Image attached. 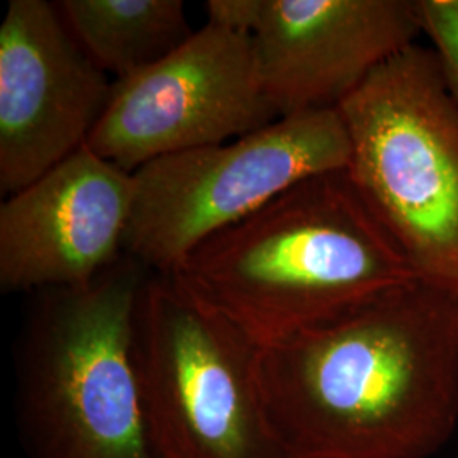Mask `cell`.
Masks as SVG:
<instances>
[{
    "instance_id": "1",
    "label": "cell",
    "mask_w": 458,
    "mask_h": 458,
    "mask_svg": "<svg viewBox=\"0 0 458 458\" xmlns=\"http://www.w3.org/2000/svg\"><path fill=\"white\" fill-rule=\"evenodd\" d=\"M285 458H431L458 428V289L412 278L259 350Z\"/></svg>"
},
{
    "instance_id": "2",
    "label": "cell",
    "mask_w": 458,
    "mask_h": 458,
    "mask_svg": "<svg viewBox=\"0 0 458 458\" xmlns=\"http://www.w3.org/2000/svg\"><path fill=\"white\" fill-rule=\"evenodd\" d=\"M260 348L418 277L348 168L295 183L172 274Z\"/></svg>"
},
{
    "instance_id": "3",
    "label": "cell",
    "mask_w": 458,
    "mask_h": 458,
    "mask_svg": "<svg viewBox=\"0 0 458 458\" xmlns=\"http://www.w3.org/2000/svg\"><path fill=\"white\" fill-rule=\"evenodd\" d=\"M149 272L124 253L90 284L38 295L16 360L17 423L30 458H158L131 350Z\"/></svg>"
},
{
    "instance_id": "4",
    "label": "cell",
    "mask_w": 458,
    "mask_h": 458,
    "mask_svg": "<svg viewBox=\"0 0 458 458\" xmlns=\"http://www.w3.org/2000/svg\"><path fill=\"white\" fill-rule=\"evenodd\" d=\"M338 111L369 206L418 277L458 289V102L435 49L395 55Z\"/></svg>"
},
{
    "instance_id": "5",
    "label": "cell",
    "mask_w": 458,
    "mask_h": 458,
    "mask_svg": "<svg viewBox=\"0 0 458 458\" xmlns=\"http://www.w3.org/2000/svg\"><path fill=\"white\" fill-rule=\"evenodd\" d=\"M131 350L157 457L285 458L263 406L260 346L172 276L145 278Z\"/></svg>"
},
{
    "instance_id": "6",
    "label": "cell",
    "mask_w": 458,
    "mask_h": 458,
    "mask_svg": "<svg viewBox=\"0 0 458 458\" xmlns=\"http://www.w3.org/2000/svg\"><path fill=\"white\" fill-rule=\"evenodd\" d=\"M338 109L287 115L213 147L165 155L132 172L124 253L172 276L214 234L242 223L314 175L348 168Z\"/></svg>"
},
{
    "instance_id": "7",
    "label": "cell",
    "mask_w": 458,
    "mask_h": 458,
    "mask_svg": "<svg viewBox=\"0 0 458 458\" xmlns=\"http://www.w3.org/2000/svg\"><path fill=\"white\" fill-rule=\"evenodd\" d=\"M277 119L251 34L206 22L164 60L113 82L87 148L132 174L165 155L228 143Z\"/></svg>"
},
{
    "instance_id": "8",
    "label": "cell",
    "mask_w": 458,
    "mask_h": 458,
    "mask_svg": "<svg viewBox=\"0 0 458 458\" xmlns=\"http://www.w3.org/2000/svg\"><path fill=\"white\" fill-rule=\"evenodd\" d=\"M113 92L56 4L11 0L0 26V191L11 196L87 147Z\"/></svg>"
},
{
    "instance_id": "9",
    "label": "cell",
    "mask_w": 458,
    "mask_h": 458,
    "mask_svg": "<svg viewBox=\"0 0 458 458\" xmlns=\"http://www.w3.org/2000/svg\"><path fill=\"white\" fill-rule=\"evenodd\" d=\"M132 174L83 147L0 206V289L90 284L124 255Z\"/></svg>"
},
{
    "instance_id": "10",
    "label": "cell",
    "mask_w": 458,
    "mask_h": 458,
    "mask_svg": "<svg viewBox=\"0 0 458 458\" xmlns=\"http://www.w3.org/2000/svg\"><path fill=\"white\" fill-rule=\"evenodd\" d=\"M423 34L418 0H263L251 34L278 117L338 109Z\"/></svg>"
},
{
    "instance_id": "11",
    "label": "cell",
    "mask_w": 458,
    "mask_h": 458,
    "mask_svg": "<svg viewBox=\"0 0 458 458\" xmlns=\"http://www.w3.org/2000/svg\"><path fill=\"white\" fill-rule=\"evenodd\" d=\"M68 31L115 81L155 65L194 34L181 0L55 2Z\"/></svg>"
},
{
    "instance_id": "12",
    "label": "cell",
    "mask_w": 458,
    "mask_h": 458,
    "mask_svg": "<svg viewBox=\"0 0 458 458\" xmlns=\"http://www.w3.org/2000/svg\"><path fill=\"white\" fill-rule=\"evenodd\" d=\"M423 34L431 41L445 81L458 102V0H418Z\"/></svg>"
},
{
    "instance_id": "13",
    "label": "cell",
    "mask_w": 458,
    "mask_h": 458,
    "mask_svg": "<svg viewBox=\"0 0 458 458\" xmlns=\"http://www.w3.org/2000/svg\"><path fill=\"white\" fill-rule=\"evenodd\" d=\"M262 7L263 0H208L204 4L209 24L245 34L255 31Z\"/></svg>"
}]
</instances>
